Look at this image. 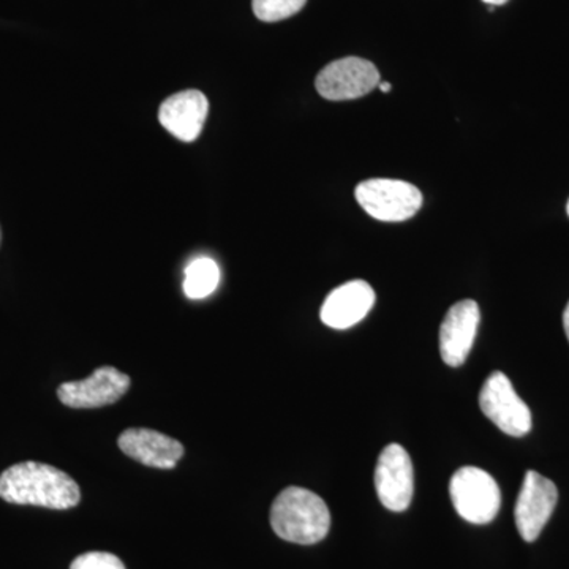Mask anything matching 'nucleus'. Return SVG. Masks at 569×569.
Here are the masks:
<instances>
[{"label": "nucleus", "mask_w": 569, "mask_h": 569, "mask_svg": "<svg viewBox=\"0 0 569 569\" xmlns=\"http://www.w3.org/2000/svg\"><path fill=\"white\" fill-rule=\"evenodd\" d=\"M378 498L389 511L402 512L410 507L415 490L413 463L406 449L391 443L381 451L376 470Z\"/></svg>", "instance_id": "0eeeda50"}, {"label": "nucleus", "mask_w": 569, "mask_h": 569, "mask_svg": "<svg viewBox=\"0 0 569 569\" xmlns=\"http://www.w3.org/2000/svg\"><path fill=\"white\" fill-rule=\"evenodd\" d=\"M568 213H569V203H568Z\"/></svg>", "instance_id": "412c9836"}, {"label": "nucleus", "mask_w": 569, "mask_h": 569, "mask_svg": "<svg viewBox=\"0 0 569 569\" xmlns=\"http://www.w3.org/2000/svg\"><path fill=\"white\" fill-rule=\"evenodd\" d=\"M209 103L203 92L183 91L164 100L159 110L163 129L178 140L192 142L203 132Z\"/></svg>", "instance_id": "ddd939ff"}, {"label": "nucleus", "mask_w": 569, "mask_h": 569, "mask_svg": "<svg viewBox=\"0 0 569 569\" xmlns=\"http://www.w3.org/2000/svg\"><path fill=\"white\" fill-rule=\"evenodd\" d=\"M380 91L383 92V93H388V92H391V84H389V82H380Z\"/></svg>", "instance_id": "6ab92c4d"}, {"label": "nucleus", "mask_w": 569, "mask_h": 569, "mask_svg": "<svg viewBox=\"0 0 569 569\" xmlns=\"http://www.w3.org/2000/svg\"><path fill=\"white\" fill-rule=\"evenodd\" d=\"M479 320V307L471 299L460 301L448 310L440 328L441 359L448 366L459 367L467 361L477 339Z\"/></svg>", "instance_id": "9d476101"}, {"label": "nucleus", "mask_w": 569, "mask_h": 569, "mask_svg": "<svg viewBox=\"0 0 569 569\" xmlns=\"http://www.w3.org/2000/svg\"><path fill=\"white\" fill-rule=\"evenodd\" d=\"M563 326H565V332H567V337L569 340V302H568L567 309H565V313H563Z\"/></svg>", "instance_id": "f3484780"}, {"label": "nucleus", "mask_w": 569, "mask_h": 569, "mask_svg": "<svg viewBox=\"0 0 569 569\" xmlns=\"http://www.w3.org/2000/svg\"><path fill=\"white\" fill-rule=\"evenodd\" d=\"M220 280V269L211 258H198L186 269L183 280V293L187 298L204 299L216 291Z\"/></svg>", "instance_id": "4468645a"}, {"label": "nucleus", "mask_w": 569, "mask_h": 569, "mask_svg": "<svg viewBox=\"0 0 569 569\" xmlns=\"http://www.w3.org/2000/svg\"><path fill=\"white\" fill-rule=\"evenodd\" d=\"M130 388V377L116 367H99L91 377L62 383L59 400L70 408H99L118 402Z\"/></svg>", "instance_id": "1a4fd4ad"}, {"label": "nucleus", "mask_w": 569, "mask_h": 569, "mask_svg": "<svg viewBox=\"0 0 569 569\" xmlns=\"http://www.w3.org/2000/svg\"><path fill=\"white\" fill-rule=\"evenodd\" d=\"M70 569H126V565L114 553L88 552L77 557Z\"/></svg>", "instance_id": "dca6fc26"}, {"label": "nucleus", "mask_w": 569, "mask_h": 569, "mask_svg": "<svg viewBox=\"0 0 569 569\" xmlns=\"http://www.w3.org/2000/svg\"><path fill=\"white\" fill-rule=\"evenodd\" d=\"M376 305V291L365 280L340 284L326 298L321 321L332 329H348L365 320Z\"/></svg>", "instance_id": "9b49d317"}, {"label": "nucleus", "mask_w": 569, "mask_h": 569, "mask_svg": "<svg viewBox=\"0 0 569 569\" xmlns=\"http://www.w3.org/2000/svg\"><path fill=\"white\" fill-rule=\"evenodd\" d=\"M479 407L501 430L511 437H523L531 429V413L505 373H492L479 392Z\"/></svg>", "instance_id": "39448f33"}, {"label": "nucleus", "mask_w": 569, "mask_h": 569, "mask_svg": "<svg viewBox=\"0 0 569 569\" xmlns=\"http://www.w3.org/2000/svg\"><path fill=\"white\" fill-rule=\"evenodd\" d=\"M123 455L146 467L171 470L183 456V447L174 438L152 429H127L118 440Z\"/></svg>", "instance_id": "f8f14e48"}, {"label": "nucleus", "mask_w": 569, "mask_h": 569, "mask_svg": "<svg viewBox=\"0 0 569 569\" xmlns=\"http://www.w3.org/2000/svg\"><path fill=\"white\" fill-rule=\"evenodd\" d=\"M307 0H252L254 17L264 22L287 20L305 9Z\"/></svg>", "instance_id": "2eb2a0df"}, {"label": "nucleus", "mask_w": 569, "mask_h": 569, "mask_svg": "<svg viewBox=\"0 0 569 569\" xmlns=\"http://www.w3.org/2000/svg\"><path fill=\"white\" fill-rule=\"evenodd\" d=\"M0 241H2V231H0Z\"/></svg>", "instance_id": "aec40b11"}, {"label": "nucleus", "mask_w": 569, "mask_h": 569, "mask_svg": "<svg viewBox=\"0 0 569 569\" xmlns=\"http://www.w3.org/2000/svg\"><path fill=\"white\" fill-rule=\"evenodd\" d=\"M355 194L361 208L381 222H403L422 206L418 187L396 179H369L356 187Z\"/></svg>", "instance_id": "20e7f679"}, {"label": "nucleus", "mask_w": 569, "mask_h": 569, "mask_svg": "<svg viewBox=\"0 0 569 569\" xmlns=\"http://www.w3.org/2000/svg\"><path fill=\"white\" fill-rule=\"evenodd\" d=\"M449 496L460 518L485 526L500 511L501 493L496 479L478 467H462L452 475Z\"/></svg>", "instance_id": "7ed1b4c3"}, {"label": "nucleus", "mask_w": 569, "mask_h": 569, "mask_svg": "<svg viewBox=\"0 0 569 569\" xmlns=\"http://www.w3.org/2000/svg\"><path fill=\"white\" fill-rule=\"evenodd\" d=\"M271 526L277 537L284 541L317 545L331 529V512L317 493L302 488H288L272 503Z\"/></svg>", "instance_id": "f03ea898"}, {"label": "nucleus", "mask_w": 569, "mask_h": 569, "mask_svg": "<svg viewBox=\"0 0 569 569\" xmlns=\"http://www.w3.org/2000/svg\"><path fill=\"white\" fill-rule=\"evenodd\" d=\"M482 2L488 3L490 7L503 6L508 0H482Z\"/></svg>", "instance_id": "a211bd4d"}, {"label": "nucleus", "mask_w": 569, "mask_h": 569, "mask_svg": "<svg viewBox=\"0 0 569 569\" xmlns=\"http://www.w3.org/2000/svg\"><path fill=\"white\" fill-rule=\"evenodd\" d=\"M380 71L372 62L361 58H343L326 66L318 73L317 91L326 100L361 99L380 84Z\"/></svg>", "instance_id": "423d86ee"}, {"label": "nucleus", "mask_w": 569, "mask_h": 569, "mask_svg": "<svg viewBox=\"0 0 569 569\" xmlns=\"http://www.w3.org/2000/svg\"><path fill=\"white\" fill-rule=\"evenodd\" d=\"M0 498L13 505L70 509L81 500L80 486L59 468L21 462L0 475Z\"/></svg>", "instance_id": "f257e3e1"}, {"label": "nucleus", "mask_w": 569, "mask_h": 569, "mask_svg": "<svg viewBox=\"0 0 569 569\" xmlns=\"http://www.w3.org/2000/svg\"><path fill=\"white\" fill-rule=\"evenodd\" d=\"M559 492L550 479L527 471L516 503V526L523 541L533 542L541 535L556 509Z\"/></svg>", "instance_id": "6e6552de"}]
</instances>
